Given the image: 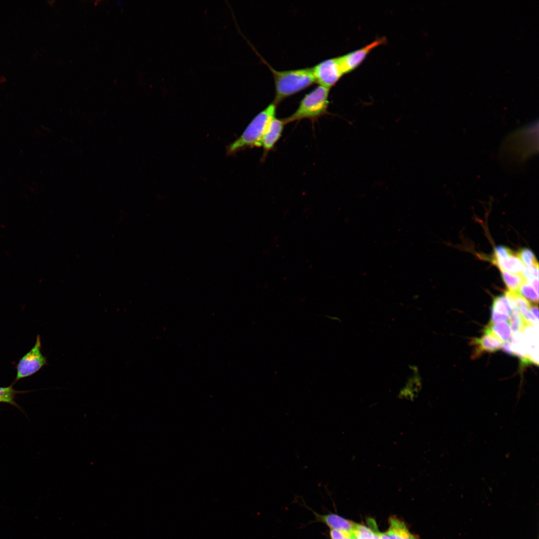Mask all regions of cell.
Segmentation results:
<instances>
[{
  "label": "cell",
  "mask_w": 539,
  "mask_h": 539,
  "mask_svg": "<svg viewBox=\"0 0 539 539\" xmlns=\"http://www.w3.org/2000/svg\"><path fill=\"white\" fill-rule=\"evenodd\" d=\"M517 257L527 267L539 266L538 262L534 253L528 248H522L517 253Z\"/></svg>",
  "instance_id": "d6986e66"
},
{
  "label": "cell",
  "mask_w": 539,
  "mask_h": 539,
  "mask_svg": "<svg viewBox=\"0 0 539 539\" xmlns=\"http://www.w3.org/2000/svg\"><path fill=\"white\" fill-rule=\"evenodd\" d=\"M311 68L315 82L328 89L344 74L338 57L324 60Z\"/></svg>",
  "instance_id": "5b68a950"
},
{
  "label": "cell",
  "mask_w": 539,
  "mask_h": 539,
  "mask_svg": "<svg viewBox=\"0 0 539 539\" xmlns=\"http://www.w3.org/2000/svg\"><path fill=\"white\" fill-rule=\"evenodd\" d=\"M329 89L319 85L306 93L290 116L282 119L284 123L308 119L314 121L327 113Z\"/></svg>",
  "instance_id": "3957f363"
},
{
  "label": "cell",
  "mask_w": 539,
  "mask_h": 539,
  "mask_svg": "<svg viewBox=\"0 0 539 539\" xmlns=\"http://www.w3.org/2000/svg\"><path fill=\"white\" fill-rule=\"evenodd\" d=\"M19 391L15 390L12 385L8 387H0V402L8 403L16 405L14 398Z\"/></svg>",
  "instance_id": "44dd1931"
},
{
  "label": "cell",
  "mask_w": 539,
  "mask_h": 539,
  "mask_svg": "<svg viewBox=\"0 0 539 539\" xmlns=\"http://www.w3.org/2000/svg\"><path fill=\"white\" fill-rule=\"evenodd\" d=\"M522 275L526 281L535 278H539V266L525 267Z\"/></svg>",
  "instance_id": "603a6c76"
},
{
  "label": "cell",
  "mask_w": 539,
  "mask_h": 539,
  "mask_svg": "<svg viewBox=\"0 0 539 539\" xmlns=\"http://www.w3.org/2000/svg\"><path fill=\"white\" fill-rule=\"evenodd\" d=\"M368 525L369 527L358 524L354 533L355 539H380V532L375 521L368 520Z\"/></svg>",
  "instance_id": "9a60e30c"
},
{
  "label": "cell",
  "mask_w": 539,
  "mask_h": 539,
  "mask_svg": "<svg viewBox=\"0 0 539 539\" xmlns=\"http://www.w3.org/2000/svg\"><path fill=\"white\" fill-rule=\"evenodd\" d=\"M527 282L530 283L537 292L539 293V278H535Z\"/></svg>",
  "instance_id": "484cf974"
},
{
  "label": "cell",
  "mask_w": 539,
  "mask_h": 539,
  "mask_svg": "<svg viewBox=\"0 0 539 539\" xmlns=\"http://www.w3.org/2000/svg\"><path fill=\"white\" fill-rule=\"evenodd\" d=\"M389 528L386 533L391 539H419L408 530L405 524L395 516L389 519Z\"/></svg>",
  "instance_id": "8fae6325"
},
{
  "label": "cell",
  "mask_w": 539,
  "mask_h": 539,
  "mask_svg": "<svg viewBox=\"0 0 539 539\" xmlns=\"http://www.w3.org/2000/svg\"><path fill=\"white\" fill-rule=\"evenodd\" d=\"M536 328L527 324L523 328V335L526 341L529 356L534 364H538V332Z\"/></svg>",
  "instance_id": "30bf717a"
},
{
  "label": "cell",
  "mask_w": 539,
  "mask_h": 539,
  "mask_svg": "<svg viewBox=\"0 0 539 539\" xmlns=\"http://www.w3.org/2000/svg\"><path fill=\"white\" fill-rule=\"evenodd\" d=\"M380 539H391L388 535L386 533H380Z\"/></svg>",
  "instance_id": "4316f807"
},
{
  "label": "cell",
  "mask_w": 539,
  "mask_h": 539,
  "mask_svg": "<svg viewBox=\"0 0 539 539\" xmlns=\"http://www.w3.org/2000/svg\"><path fill=\"white\" fill-rule=\"evenodd\" d=\"M509 320V323L513 333L522 332L524 327L527 324L522 317L520 311L516 309H512V312Z\"/></svg>",
  "instance_id": "ac0fdd59"
},
{
  "label": "cell",
  "mask_w": 539,
  "mask_h": 539,
  "mask_svg": "<svg viewBox=\"0 0 539 539\" xmlns=\"http://www.w3.org/2000/svg\"><path fill=\"white\" fill-rule=\"evenodd\" d=\"M530 310L533 315L537 319H539V309L538 305H531Z\"/></svg>",
  "instance_id": "d4e9b609"
},
{
  "label": "cell",
  "mask_w": 539,
  "mask_h": 539,
  "mask_svg": "<svg viewBox=\"0 0 539 539\" xmlns=\"http://www.w3.org/2000/svg\"><path fill=\"white\" fill-rule=\"evenodd\" d=\"M515 253L510 248L504 246H498L494 249V254L492 258V263L498 261L507 259Z\"/></svg>",
  "instance_id": "7402d4cb"
},
{
  "label": "cell",
  "mask_w": 539,
  "mask_h": 539,
  "mask_svg": "<svg viewBox=\"0 0 539 539\" xmlns=\"http://www.w3.org/2000/svg\"><path fill=\"white\" fill-rule=\"evenodd\" d=\"M283 119L274 118L266 132L262 142L265 156L274 147L281 136L284 125Z\"/></svg>",
  "instance_id": "9c48e42d"
},
{
  "label": "cell",
  "mask_w": 539,
  "mask_h": 539,
  "mask_svg": "<svg viewBox=\"0 0 539 539\" xmlns=\"http://www.w3.org/2000/svg\"><path fill=\"white\" fill-rule=\"evenodd\" d=\"M510 342L515 356L520 358L523 365L533 363L522 332L513 333Z\"/></svg>",
  "instance_id": "7c38bea8"
},
{
  "label": "cell",
  "mask_w": 539,
  "mask_h": 539,
  "mask_svg": "<svg viewBox=\"0 0 539 539\" xmlns=\"http://www.w3.org/2000/svg\"><path fill=\"white\" fill-rule=\"evenodd\" d=\"M518 292L528 301L537 303L539 302V293L532 285L526 281L520 287Z\"/></svg>",
  "instance_id": "ffe728a7"
},
{
  "label": "cell",
  "mask_w": 539,
  "mask_h": 539,
  "mask_svg": "<svg viewBox=\"0 0 539 539\" xmlns=\"http://www.w3.org/2000/svg\"><path fill=\"white\" fill-rule=\"evenodd\" d=\"M500 270L506 271L514 274H522L525 268V265L517 257L516 253L509 258L493 263Z\"/></svg>",
  "instance_id": "5bb4252c"
},
{
  "label": "cell",
  "mask_w": 539,
  "mask_h": 539,
  "mask_svg": "<svg viewBox=\"0 0 539 539\" xmlns=\"http://www.w3.org/2000/svg\"><path fill=\"white\" fill-rule=\"evenodd\" d=\"M41 349L40 336L38 335L34 345L17 364L15 381L32 375L47 364Z\"/></svg>",
  "instance_id": "277c9868"
},
{
  "label": "cell",
  "mask_w": 539,
  "mask_h": 539,
  "mask_svg": "<svg viewBox=\"0 0 539 539\" xmlns=\"http://www.w3.org/2000/svg\"><path fill=\"white\" fill-rule=\"evenodd\" d=\"M501 271L503 281L509 290L518 291L521 286L526 281L522 274L511 273L504 270Z\"/></svg>",
  "instance_id": "e0dca14e"
},
{
  "label": "cell",
  "mask_w": 539,
  "mask_h": 539,
  "mask_svg": "<svg viewBox=\"0 0 539 539\" xmlns=\"http://www.w3.org/2000/svg\"><path fill=\"white\" fill-rule=\"evenodd\" d=\"M502 348L503 349V351L511 355L515 356L510 341L503 343Z\"/></svg>",
  "instance_id": "cb8c5ba5"
},
{
  "label": "cell",
  "mask_w": 539,
  "mask_h": 539,
  "mask_svg": "<svg viewBox=\"0 0 539 539\" xmlns=\"http://www.w3.org/2000/svg\"><path fill=\"white\" fill-rule=\"evenodd\" d=\"M385 40L384 38H381L360 49L338 56L344 74L348 73L356 68L372 49L384 43Z\"/></svg>",
  "instance_id": "8992f818"
},
{
  "label": "cell",
  "mask_w": 539,
  "mask_h": 539,
  "mask_svg": "<svg viewBox=\"0 0 539 539\" xmlns=\"http://www.w3.org/2000/svg\"><path fill=\"white\" fill-rule=\"evenodd\" d=\"M314 514L317 521L324 523L331 529L344 532L354 536L358 524L334 514L320 515L314 512Z\"/></svg>",
  "instance_id": "52a82bcc"
},
{
  "label": "cell",
  "mask_w": 539,
  "mask_h": 539,
  "mask_svg": "<svg viewBox=\"0 0 539 539\" xmlns=\"http://www.w3.org/2000/svg\"><path fill=\"white\" fill-rule=\"evenodd\" d=\"M271 71L275 85L272 103L277 105L283 100L315 82L311 67L277 70L264 60Z\"/></svg>",
  "instance_id": "6da1fadb"
},
{
  "label": "cell",
  "mask_w": 539,
  "mask_h": 539,
  "mask_svg": "<svg viewBox=\"0 0 539 539\" xmlns=\"http://www.w3.org/2000/svg\"><path fill=\"white\" fill-rule=\"evenodd\" d=\"M474 347L473 356L476 357L485 352H494L502 348L503 343L497 338L490 333H484L480 338H475L472 340Z\"/></svg>",
  "instance_id": "ba28073f"
},
{
  "label": "cell",
  "mask_w": 539,
  "mask_h": 539,
  "mask_svg": "<svg viewBox=\"0 0 539 539\" xmlns=\"http://www.w3.org/2000/svg\"><path fill=\"white\" fill-rule=\"evenodd\" d=\"M491 307V312L501 315L510 316L512 312L511 304L505 294L495 297L493 299Z\"/></svg>",
  "instance_id": "2e32d148"
},
{
  "label": "cell",
  "mask_w": 539,
  "mask_h": 539,
  "mask_svg": "<svg viewBox=\"0 0 539 539\" xmlns=\"http://www.w3.org/2000/svg\"><path fill=\"white\" fill-rule=\"evenodd\" d=\"M276 106L269 104L251 121L242 134L227 147V154L232 155L248 148L261 147L264 136L271 120L275 117Z\"/></svg>",
  "instance_id": "7a4b0ae2"
},
{
  "label": "cell",
  "mask_w": 539,
  "mask_h": 539,
  "mask_svg": "<svg viewBox=\"0 0 539 539\" xmlns=\"http://www.w3.org/2000/svg\"><path fill=\"white\" fill-rule=\"evenodd\" d=\"M510 324L507 321L491 323L485 327L484 333H490L497 338L503 343L511 341L513 333Z\"/></svg>",
  "instance_id": "4fadbf2b"
}]
</instances>
